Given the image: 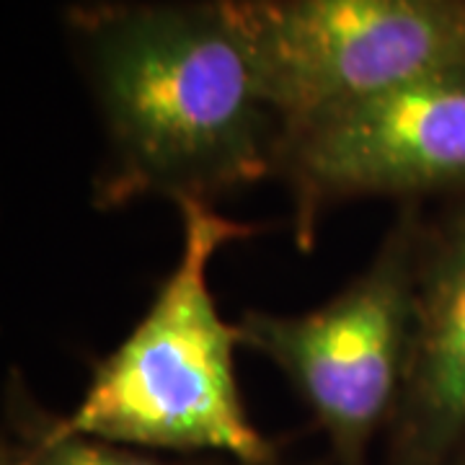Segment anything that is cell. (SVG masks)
Here are the masks:
<instances>
[{
  "label": "cell",
  "instance_id": "9c48e42d",
  "mask_svg": "<svg viewBox=\"0 0 465 465\" xmlns=\"http://www.w3.org/2000/svg\"><path fill=\"white\" fill-rule=\"evenodd\" d=\"M228 465H336L329 458V452L323 455V458H311V460H287L282 455H277V458H272V460H264V463H228Z\"/></svg>",
  "mask_w": 465,
  "mask_h": 465
},
{
  "label": "cell",
  "instance_id": "277c9868",
  "mask_svg": "<svg viewBox=\"0 0 465 465\" xmlns=\"http://www.w3.org/2000/svg\"><path fill=\"white\" fill-rule=\"evenodd\" d=\"M274 179L292 204V238L311 251L331 210L465 194V67L416 78L287 127Z\"/></svg>",
  "mask_w": 465,
  "mask_h": 465
},
{
  "label": "cell",
  "instance_id": "5b68a950",
  "mask_svg": "<svg viewBox=\"0 0 465 465\" xmlns=\"http://www.w3.org/2000/svg\"><path fill=\"white\" fill-rule=\"evenodd\" d=\"M284 130L465 67V0H238Z\"/></svg>",
  "mask_w": 465,
  "mask_h": 465
},
{
  "label": "cell",
  "instance_id": "7a4b0ae2",
  "mask_svg": "<svg viewBox=\"0 0 465 465\" xmlns=\"http://www.w3.org/2000/svg\"><path fill=\"white\" fill-rule=\"evenodd\" d=\"M182 251L134 329L94 365L84 399L57 416L67 432L171 455L264 463L277 445L251 421L235 375L238 323L220 316L210 264L256 225L215 204H179Z\"/></svg>",
  "mask_w": 465,
  "mask_h": 465
},
{
  "label": "cell",
  "instance_id": "52a82bcc",
  "mask_svg": "<svg viewBox=\"0 0 465 465\" xmlns=\"http://www.w3.org/2000/svg\"><path fill=\"white\" fill-rule=\"evenodd\" d=\"M8 424L14 440L26 452V465H228L223 458L171 455L158 450L133 448L91 434L67 432L57 414H47L32 399L21 375L14 372L5 393Z\"/></svg>",
  "mask_w": 465,
  "mask_h": 465
},
{
  "label": "cell",
  "instance_id": "8992f818",
  "mask_svg": "<svg viewBox=\"0 0 465 465\" xmlns=\"http://www.w3.org/2000/svg\"><path fill=\"white\" fill-rule=\"evenodd\" d=\"M465 434V194L427 210L414 336L382 465H445Z\"/></svg>",
  "mask_w": 465,
  "mask_h": 465
},
{
  "label": "cell",
  "instance_id": "6da1fadb",
  "mask_svg": "<svg viewBox=\"0 0 465 465\" xmlns=\"http://www.w3.org/2000/svg\"><path fill=\"white\" fill-rule=\"evenodd\" d=\"M65 29L106 137L96 210L217 204L274 179L284 124L238 0H88Z\"/></svg>",
  "mask_w": 465,
  "mask_h": 465
},
{
  "label": "cell",
  "instance_id": "3957f363",
  "mask_svg": "<svg viewBox=\"0 0 465 465\" xmlns=\"http://www.w3.org/2000/svg\"><path fill=\"white\" fill-rule=\"evenodd\" d=\"M424 204H401L370 264L305 313L246 311L241 347L269 360L329 442L336 465H370L406 385Z\"/></svg>",
  "mask_w": 465,
  "mask_h": 465
},
{
  "label": "cell",
  "instance_id": "ba28073f",
  "mask_svg": "<svg viewBox=\"0 0 465 465\" xmlns=\"http://www.w3.org/2000/svg\"><path fill=\"white\" fill-rule=\"evenodd\" d=\"M0 465H26V452L16 440H5L0 450Z\"/></svg>",
  "mask_w": 465,
  "mask_h": 465
},
{
  "label": "cell",
  "instance_id": "30bf717a",
  "mask_svg": "<svg viewBox=\"0 0 465 465\" xmlns=\"http://www.w3.org/2000/svg\"><path fill=\"white\" fill-rule=\"evenodd\" d=\"M445 465H465V434L463 440L455 445V450L450 452V458L445 460Z\"/></svg>",
  "mask_w": 465,
  "mask_h": 465
}]
</instances>
